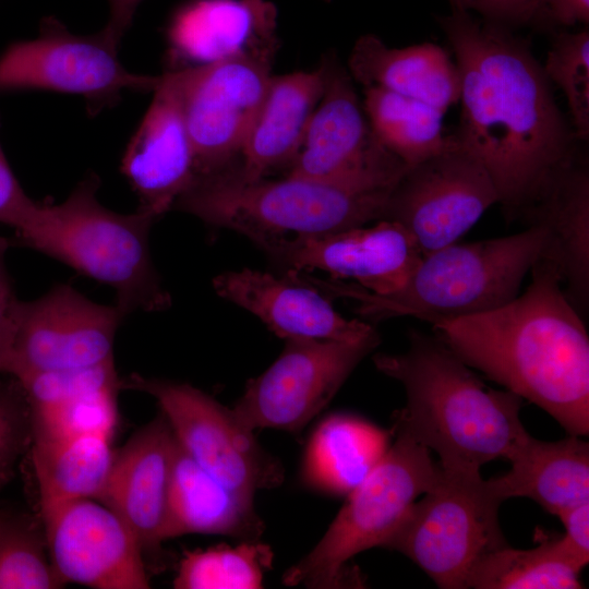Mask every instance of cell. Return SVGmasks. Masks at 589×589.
I'll list each match as a JSON object with an SVG mask.
<instances>
[{"instance_id": "cell-37", "label": "cell", "mask_w": 589, "mask_h": 589, "mask_svg": "<svg viewBox=\"0 0 589 589\" xmlns=\"http://www.w3.org/2000/svg\"><path fill=\"white\" fill-rule=\"evenodd\" d=\"M452 9L477 12L483 20L512 29L534 26L549 29L544 0H447Z\"/></svg>"}, {"instance_id": "cell-8", "label": "cell", "mask_w": 589, "mask_h": 589, "mask_svg": "<svg viewBox=\"0 0 589 589\" xmlns=\"http://www.w3.org/2000/svg\"><path fill=\"white\" fill-rule=\"evenodd\" d=\"M502 503L480 471L440 466L436 482L411 504L383 548L407 556L440 588H468L479 562L508 545L498 521Z\"/></svg>"}, {"instance_id": "cell-40", "label": "cell", "mask_w": 589, "mask_h": 589, "mask_svg": "<svg viewBox=\"0 0 589 589\" xmlns=\"http://www.w3.org/2000/svg\"><path fill=\"white\" fill-rule=\"evenodd\" d=\"M20 300L13 289L0 291V374H5L15 327Z\"/></svg>"}, {"instance_id": "cell-20", "label": "cell", "mask_w": 589, "mask_h": 589, "mask_svg": "<svg viewBox=\"0 0 589 589\" xmlns=\"http://www.w3.org/2000/svg\"><path fill=\"white\" fill-rule=\"evenodd\" d=\"M177 440L160 412L115 454L99 502L132 530L143 550L166 539L168 504Z\"/></svg>"}, {"instance_id": "cell-41", "label": "cell", "mask_w": 589, "mask_h": 589, "mask_svg": "<svg viewBox=\"0 0 589 589\" xmlns=\"http://www.w3.org/2000/svg\"><path fill=\"white\" fill-rule=\"evenodd\" d=\"M544 10L549 28L589 22V0H544Z\"/></svg>"}, {"instance_id": "cell-1", "label": "cell", "mask_w": 589, "mask_h": 589, "mask_svg": "<svg viewBox=\"0 0 589 589\" xmlns=\"http://www.w3.org/2000/svg\"><path fill=\"white\" fill-rule=\"evenodd\" d=\"M437 21L460 75L461 113L453 136L489 171L505 217L517 219L578 154V140L529 41L458 9Z\"/></svg>"}, {"instance_id": "cell-31", "label": "cell", "mask_w": 589, "mask_h": 589, "mask_svg": "<svg viewBox=\"0 0 589 589\" xmlns=\"http://www.w3.org/2000/svg\"><path fill=\"white\" fill-rule=\"evenodd\" d=\"M272 560L269 546L259 541L188 551L180 561L173 588H262L264 572L271 567Z\"/></svg>"}, {"instance_id": "cell-2", "label": "cell", "mask_w": 589, "mask_h": 589, "mask_svg": "<svg viewBox=\"0 0 589 589\" xmlns=\"http://www.w3.org/2000/svg\"><path fill=\"white\" fill-rule=\"evenodd\" d=\"M522 294L491 311L433 325L468 366L551 414L569 435L589 432V337L555 265L539 257Z\"/></svg>"}, {"instance_id": "cell-9", "label": "cell", "mask_w": 589, "mask_h": 589, "mask_svg": "<svg viewBox=\"0 0 589 589\" xmlns=\"http://www.w3.org/2000/svg\"><path fill=\"white\" fill-rule=\"evenodd\" d=\"M119 46L104 28L75 34L56 16H46L35 38L14 41L1 52L0 93L77 95L94 116L118 105L124 92H153L159 75L128 70L119 59Z\"/></svg>"}, {"instance_id": "cell-24", "label": "cell", "mask_w": 589, "mask_h": 589, "mask_svg": "<svg viewBox=\"0 0 589 589\" xmlns=\"http://www.w3.org/2000/svg\"><path fill=\"white\" fill-rule=\"evenodd\" d=\"M508 460L509 471L489 480L501 501L528 497L555 516L589 502V445L580 436L545 442L529 434Z\"/></svg>"}, {"instance_id": "cell-23", "label": "cell", "mask_w": 589, "mask_h": 589, "mask_svg": "<svg viewBox=\"0 0 589 589\" xmlns=\"http://www.w3.org/2000/svg\"><path fill=\"white\" fill-rule=\"evenodd\" d=\"M351 77L413 98L446 112L459 101L460 75L456 62L441 46L422 43L389 47L380 37H359L348 59Z\"/></svg>"}, {"instance_id": "cell-32", "label": "cell", "mask_w": 589, "mask_h": 589, "mask_svg": "<svg viewBox=\"0 0 589 589\" xmlns=\"http://www.w3.org/2000/svg\"><path fill=\"white\" fill-rule=\"evenodd\" d=\"M41 519L0 510V589H58Z\"/></svg>"}, {"instance_id": "cell-33", "label": "cell", "mask_w": 589, "mask_h": 589, "mask_svg": "<svg viewBox=\"0 0 589 589\" xmlns=\"http://www.w3.org/2000/svg\"><path fill=\"white\" fill-rule=\"evenodd\" d=\"M120 387L83 394L64 401L31 406L32 443L87 435L111 437L118 426Z\"/></svg>"}, {"instance_id": "cell-12", "label": "cell", "mask_w": 589, "mask_h": 589, "mask_svg": "<svg viewBox=\"0 0 589 589\" xmlns=\"http://www.w3.org/2000/svg\"><path fill=\"white\" fill-rule=\"evenodd\" d=\"M324 89L287 175L370 188H394L408 168L374 134L353 79L335 56L321 63Z\"/></svg>"}, {"instance_id": "cell-34", "label": "cell", "mask_w": 589, "mask_h": 589, "mask_svg": "<svg viewBox=\"0 0 589 589\" xmlns=\"http://www.w3.org/2000/svg\"><path fill=\"white\" fill-rule=\"evenodd\" d=\"M543 68L549 81L564 93L574 134L589 137V31L554 33Z\"/></svg>"}, {"instance_id": "cell-27", "label": "cell", "mask_w": 589, "mask_h": 589, "mask_svg": "<svg viewBox=\"0 0 589 589\" xmlns=\"http://www.w3.org/2000/svg\"><path fill=\"white\" fill-rule=\"evenodd\" d=\"M390 434L354 416L326 418L306 446L303 481L327 494H349L385 455Z\"/></svg>"}, {"instance_id": "cell-19", "label": "cell", "mask_w": 589, "mask_h": 589, "mask_svg": "<svg viewBox=\"0 0 589 589\" xmlns=\"http://www.w3.org/2000/svg\"><path fill=\"white\" fill-rule=\"evenodd\" d=\"M213 288L284 339L357 341L377 334L370 323L340 315L328 297L294 271L284 277L251 268L227 271L213 279Z\"/></svg>"}, {"instance_id": "cell-6", "label": "cell", "mask_w": 589, "mask_h": 589, "mask_svg": "<svg viewBox=\"0 0 589 589\" xmlns=\"http://www.w3.org/2000/svg\"><path fill=\"white\" fill-rule=\"evenodd\" d=\"M237 167L197 178L172 209L260 245L278 237L327 233L384 219L394 189L289 175L277 180L244 179Z\"/></svg>"}, {"instance_id": "cell-36", "label": "cell", "mask_w": 589, "mask_h": 589, "mask_svg": "<svg viewBox=\"0 0 589 589\" xmlns=\"http://www.w3.org/2000/svg\"><path fill=\"white\" fill-rule=\"evenodd\" d=\"M32 445L31 408L21 383L0 380V490Z\"/></svg>"}, {"instance_id": "cell-28", "label": "cell", "mask_w": 589, "mask_h": 589, "mask_svg": "<svg viewBox=\"0 0 589 589\" xmlns=\"http://www.w3.org/2000/svg\"><path fill=\"white\" fill-rule=\"evenodd\" d=\"M29 450L38 486L39 509L81 498L98 501L116 454L111 437L103 435L33 442Z\"/></svg>"}, {"instance_id": "cell-22", "label": "cell", "mask_w": 589, "mask_h": 589, "mask_svg": "<svg viewBox=\"0 0 589 589\" xmlns=\"http://www.w3.org/2000/svg\"><path fill=\"white\" fill-rule=\"evenodd\" d=\"M324 89L323 68L272 75L241 152L244 179L268 177L291 166Z\"/></svg>"}, {"instance_id": "cell-7", "label": "cell", "mask_w": 589, "mask_h": 589, "mask_svg": "<svg viewBox=\"0 0 589 589\" xmlns=\"http://www.w3.org/2000/svg\"><path fill=\"white\" fill-rule=\"evenodd\" d=\"M394 444L349 494L328 529L303 558L283 576L286 586L340 588L348 585V561L383 546L408 508L429 491L440 474L430 449L395 430Z\"/></svg>"}, {"instance_id": "cell-16", "label": "cell", "mask_w": 589, "mask_h": 589, "mask_svg": "<svg viewBox=\"0 0 589 589\" xmlns=\"http://www.w3.org/2000/svg\"><path fill=\"white\" fill-rule=\"evenodd\" d=\"M50 563L65 584L94 589H147L143 548L127 524L97 500L40 509Z\"/></svg>"}, {"instance_id": "cell-29", "label": "cell", "mask_w": 589, "mask_h": 589, "mask_svg": "<svg viewBox=\"0 0 589 589\" xmlns=\"http://www.w3.org/2000/svg\"><path fill=\"white\" fill-rule=\"evenodd\" d=\"M362 105L378 141L408 168L449 143L436 107L377 86L364 87Z\"/></svg>"}, {"instance_id": "cell-43", "label": "cell", "mask_w": 589, "mask_h": 589, "mask_svg": "<svg viewBox=\"0 0 589 589\" xmlns=\"http://www.w3.org/2000/svg\"><path fill=\"white\" fill-rule=\"evenodd\" d=\"M14 245L13 238L0 235V291L13 289L5 267V254Z\"/></svg>"}, {"instance_id": "cell-15", "label": "cell", "mask_w": 589, "mask_h": 589, "mask_svg": "<svg viewBox=\"0 0 589 589\" xmlns=\"http://www.w3.org/2000/svg\"><path fill=\"white\" fill-rule=\"evenodd\" d=\"M125 313L94 302L70 285L20 301L5 374L26 375L91 368L113 360V342Z\"/></svg>"}, {"instance_id": "cell-17", "label": "cell", "mask_w": 589, "mask_h": 589, "mask_svg": "<svg viewBox=\"0 0 589 589\" xmlns=\"http://www.w3.org/2000/svg\"><path fill=\"white\" fill-rule=\"evenodd\" d=\"M257 247L288 271H324L377 294L400 289L423 257L413 237L388 219L371 227L278 237Z\"/></svg>"}, {"instance_id": "cell-25", "label": "cell", "mask_w": 589, "mask_h": 589, "mask_svg": "<svg viewBox=\"0 0 589 589\" xmlns=\"http://www.w3.org/2000/svg\"><path fill=\"white\" fill-rule=\"evenodd\" d=\"M276 9L266 0H192L173 16V47L202 63L276 46Z\"/></svg>"}, {"instance_id": "cell-14", "label": "cell", "mask_w": 589, "mask_h": 589, "mask_svg": "<svg viewBox=\"0 0 589 589\" xmlns=\"http://www.w3.org/2000/svg\"><path fill=\"white\" fill-rule=\"evenodd\" d=\"M378 344V334L357 341L286 339L283 352L249 381L232 411L252 431L299 432Z\"/></svg>"}, {"instance_id": "cell-21", "label": "cell", "mask_w": 589, "mask_h": 589, "mask_svg": "<svg viewBox=\"0 0 589 589\" xmlns=\"http://www.w3.org/2000/svg\"><path fill=\"white\" fill-rule=\"evenodd\" d=\"M519 218L544 229L540 257L560 273L564 292L584 311L589 297V171L578 154L544 184Z\"/></svg>"}, {"instance_id": "cell-11", "label": "cell", "mask_w": 589, "mask_h": 589, "mask_svg": "<svg viewBox=\"0 0 589 589\" xmlns=\"http://www.w3.org/2000/svg\"><path fill=\"white\" fill-rule=\"evenodd\" d=\"M121 388L152 396L160 407L176 440L203 469L232 492L252 500L259 490L284 480L276 458L257 443L229 409L188 384L134 373Z\"/></svg>"}, {"instance_id": "cell-35", "label": "cell", "mask_w": 589, "mask_h": 589, "mask_svg": "<svg viewBox=\"0 0 589 589\" xmlns=\"http://www.w3.org/2000/svg\"><path fill=\"white\" fill-rule=\"evenodd\" d=\"M16 380L31 406L57 404L110 387L121 388L113 360L91 368L36 373Z\"/></svg>"}, {"instance_id": "cell-18", "label": "cell", "mask_w": 589, "mask_h": 589, "mask_svg": "<svg viewBox=\"0 0 589 589\" xmlns=\"http://www.w3.org/2000/svg\"><path fill=\"white\" fill-rule=\"evenodd\" d=\"M152 101L129 141L121 172L157 218L173 208L197 178L176 71L159 75Z\"/></svg>"}, {"instance_id": "cell-26", "label": "cell", "mask_w": 589, "mask_h": 589, "mask_svg": "<svg viewBox=\"0 0 589 589\" xmlns=\"http://www.w3.org/2000/svg\"><path fill=\"white\" fill-rule=\"evenodd\" d=\"M264 526L248 500L216 480L177 441L166 539L187 533L225 534L257 541Z\"/></svg>"}, {"instance_id": "cell-39", "label": "cell", "mask_w": 589, "mask_h": 589, "mask_svg": "<svg viewBox=\"0 0 589 589\" xmlns=\"http://www.w3.org/2000/svg\"><path fill=\"white\" fill-rule=\"evenodd\" d=\"M565 528L560 540L576 563L584 568L589 562V502L557 516Z\"/></svg>"}, {"instance_id": "cell-10", "label": "cell", "mask_w": 589, "mask_h": 589, "mask_svg": "<svg viewBox=\"0 0 589 589\" xmlns=\"http://www.w3.org/2000/svg\"><path fill=\"white\" fill-rule=\"evenodd\" d=\"M276 47L175 70L197 178L237 166L273 75Z\"/></svg>"}, {"instance_id": "cell-13", "label": "cell", "mask_w": 589, "mask_h": 589, "mask_svg": "<svg viewBox=\"0 0 589 589\" xmlns=\"http://www.w3.org/2000/svg\"><path fill=\"white\" fill-rule=\"evenodd\" d=\"M496 203L500 194L489 171L452 134L441 152L406 169L384 219L400 224L424 256L455 243Z\"/></svg>"}, {"instance_id": "cell-42", "label": "cell", "mask_w": 589, "mask_h": 589, "mask_svg": "<svg viewBox=\"0 0 589 589\" xmlns=\"http://www.w3.org/2000/svg\"><path fill=\"white\" fill-rule=\"evenodd\" d=\"M142 2L143 0H107L109 16L103 28L119 44L132 25Z\"/></svg>"}, {"instance_id": "cell-3", "label": "cell", "mask_w": 589, "mask_h": 589, "mask_svg": "<svg viewBox=\"0 0 589 589\" xmlns=\"http://www.w3.org/2000/svg\"><path fill=\"white\" fill-rule=\"evenodd\" d=\"M373 361L406 392L394 429L435 450L443 468L480 471L509 459L529 435L519 417L524 399L483 384L436 336L411 332L405 352Z\"/></svg>"}, {"instance_id": "cell-38", "label": "cell", "mask_w": 589, "mask_h": 589, "mask_svg": "<svg viewBox=\"0 0 589 589\" xmlns=\"http://www.w3.org/2000/svg\"><path fill=\"white\" fill-rule=\"evenodd\" d=\"M33 200L24 192L0 144V224L14 228L28 212Z\"/></svg>"}, {"instance_id": "cell-4", "label": "cell", "mask_w": 589, "mask_h": 589, "mask_svg": "<svg viewBox=\"0 0 589 589\" xmlns=\"http://www.w3.org/2000/svg\"><path fill=\"white\" fill-rule=\"evenodd\" d=\"M544 242V229L528 226L510 236L448 244L424 255L408 281L388 294L341 279L300 276L328 298L358 302L356 311L365 320L411 316L435 325L491 311L516 298Z\"/></svg>"}, {"instance_id": "cell-5", "label": "cell", "mask_w": 589, "mask_h": 589, "mask_svg": "<svg viewBox=\"0 0 589 589\" xmlns=\"http://www.w3.org/2000/svg\"><path fill=\"white\" fill-rule=\"evenodd\" d=\"M99 179L91 175L58 204L37 203L14 244L60 261L112 288L116 304L131 312H159L171 304L149 251L155 215L137 208L121 214L97 199Z\"/></svg>"}, {"instance_id": "cell-30", "label": "cell", "mask_w": 589, "mask_h": 589, "mask_svg": "<svg viewBox=\"0 0 589 589\" xmlns=\"http://www.w3.org/2000/svg\"><path fill=\"white\" fill-rule=\"evenodd\" d=\"M582 568L560 538L528 549L509 545L491 552L473 569L468 588L477 589H578Z\"/></svg>"}]
</instances>
